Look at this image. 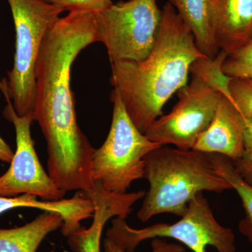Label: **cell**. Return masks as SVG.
<instances>
[{
  "mask_svg": "<svg viewBox=\"0 0 252 252\" xmlns=\"http://www.w3.org/2000/svg\"><path fill=\"white\" fill-rule=\"evenodd\" d=\"M94 42L98 39L94 13L71 11L48 30L38 55L32 119L47 143L48 174L64 190L94 181L95 149L78 124L70 77L77 56Z\"/></svg>",
  "mask_w": 252,
  "mask_h": 252,
  "instance_id": "obj_1",
  "label": "cell"
},
{
  "mask_svg": "<svg viewBox=\"0 0 252 252\" xmlns=\"http://www.w3.org/2000/svg\"><path fill=\"white\" fill-rule=\"evenodd\" d=\"M205 57L192 32L167 1L162 9L158 36L148 57L111 63V84L142 133L163 115L162 109L170 97L187 85L194 61Z\"/></svg>",
  "mask_w": 252,
  "mask_h": 252,
  "instance_id": "obj_2",
  "label": "cell"
},
{
  "mask_svg": "<svg viewBox=\"0 0 252 252\" xmlns=\"http://www.w3.org/2000/svg\"><path fill=\"white\" fill-rule=\"evenodd\" d=\"M144 161L149 189L137 212L142 222L161 214L183 217L197 194L232 189L215 168L210 154L200 151L161 145L147 154Z\"/></svg>",
  "mask_w": 252,
  "mask_h": 252,
  "instance_id": "obj_3",
  "label": "cell"
},
{
  "mask_svg": "<svg viewBox=\"0 0 252 252\" xmlns=\"http://www.w3.org/2000/svg\"><path fill=\"white\" fill-rule=\"evenodd\" d=\"M16 31L12 69L1 85L6 89L20 117H32L36 100L38 55L48 30L64 12L42 0H7Z\"/></svg>",
  "mask_w": 252,
  "mask_h": 252,
  "instance_id": "obj_4",
  "label": "cell"
},
{
  "mask_svg": "<svg viewBox=\"0 0 252 252\" xmlns=\"http://www.w3.org/2000/svg\"><path fill=\"white\" fill-rule=\"evenodd\" d=\"M107 238L127 252H135L145 240L163 238L177 240L193 252H207L208 246L218 252H236L233 230L217 221L203 193L189 202L185 215L176 223H157L135 229L127 225L126 219L114 217Z\"/></svg>",
  "mask_w": 252,
  "mask_h": 252,
  "instance_id": "obj_5",
  "label": "cell"
},
{
  "mask_svg": "<svg viewBox=\"0 0 252 252\" xmlns=\"http://www.w3.org/2000/svg\"><path fill=\"white\" fill-rule=\"evenodd\" d=\"M110 99L114 103L112 124L103 144L94 150L93 176L94 182L109 191L124 194L132 182L144 178V157L161 144L137 129L114 89Z\"/></svg>",
  "mask_w": 252,
  "mask_h": 252,
  "instance_id": "obj_6",
  "label": "cell"
},
{
  "mask_svg": "<svg viewBox=\"0 0 252 252\" xmlns=\"http://www.w3.org/2000/svg\"><path fill=\"white\" fill-rule=\"evenodd\" d=\"M94 14L98 42L105 46L111 63L148 57L161 25L157 0L120 1Z\"/></svg>",
  "mask_w": 252,
  "mask_h": 252,
  "instance_id": "obj_7",
  "label": "cell"
},
{
  "mask_svg": "<svg viewBox=\"0 0 252 252\" xmlns=\"http://www.w3.org/2000/svg\"><path fill=\"white\" fill-rule=\"evenodd\" d=\"M191 76L190 82L177 91L178 101L171 112L158 118L146 131L152 142L189 150L211 124L223 94L203 78Z\"/></svg>",
  "mask_w": 252,
  "mask_h": 252,
  "instance_id": "obj_8",
  "label": "cell"
},
{
  "mask_svg": "<svg viewBox=\"0 0 252 252\" xmlns=\"http://www.w3.org/2000/svg\"><path fill=\"white\" fill-rule=\"evenodd\" d=\"M0 90L7 102L4 116L14 124L16 137V151L11 166L0 177V196L31 194L47 201L62 200L66 192L56 186L36 155L31 132V124L34 122L32 117L18 116L6 89L1 84Z\"/></svg>",
  "mask_w": 252,
  "mask_h": 252,
  "instance_id": "obj_9",
  "label": "cell"
},
{
  "mask_svg": "<svg viewBox=\"0 0 252 252\" xmlns=\"http://www.w3.org/2000/svg\"><path fill=\"white\" fill-rule=\"evenodd\" d=\"M245 130V118L231 97L223 94L211 124L198 137L193 149L220 154L237 161L243 154Z\"/></svg>",
  "mask_w": 252,
  "mask_h": 252,
  "instance_id": "obj_10",
  "label": "cell"
},
{
  "mask_svg": "<svg viewBox=\"0 0 252 252\" xmlns=\"http://www.w3.org/2000/svg\"><path fill=\"white\" fill-rule=\"evenodd\" d=\"M214 37L231 54L252 40V0H213Z\"/></svg>",
  "mask_w": 252,
  "mask_h": 252,
  "instance_id": "obj_11",
  "label": "cell"
},
{
  "mask_svg": "<svg viewBox=\"0 0 252 252\" xmlns=\"http://www.w3.org/2000/svg\"><path fill=\"white\" fill-rule=\"evenodd\" d=\"M193 33L195 44L207 57L220 54L214 37L213 0H168Z\"/></svg>",
  "mask_w": 252,
  "mask_h": 252,
  "instance_id": "obj_12",
  "label": "cell"
},
{
  "mask_svg": "<svg viewBox=\"0 0 252 252\" xmlns=\"http://www.w3.org/2000/svg\"><path fill=\"white\" fill-rule=\"evenodd\" d=\"M63 225L59 214L44 211L23 226L0 229V252H36L46 236Z\"/></svg>",
  "mask_w": 252,
  "mask_h": 252,
  "instance_id": "obj_13",
  "label": "cell"
},
{
  "mask_svg": "<svg viewBox=\"0 0 252 252\" xmlns=\"http://www.w3.org/2000/svg\"><path fill=\"white\" fill-rule=\"evenodd\" d=\"M94 220L89 228L81 227L68 237L74 252H101L100 240L104 225L110 219L119 216L120 210L111 199L100 197L94 203Z\"/></svg>",
  "mask_w": 252,
  "mask_h": 252,
  "instance_id": "obj_14",
  "label": "cell"
},
{
  "mask_svg": "<svg viewBox=\"0 0 252 252\" xmlns=\"http://www.w3.org/2000/svg\"><path fill=\"white\" fill-rule=\"evenodd\" d=\"M210 157L217 171L241 199L245 217L240 220L238 228L240 233L252 244V187L239 175L233 161L228 158L219 154H210Z\"/></svg>",
  "mask_w": 252,
  "mask_h": 252,
  "instance_id": "obj_15",
  "label": "cell"
},
{
  "mask_svg": "<svg viewBox=\"0 0 252 252\" xmlns=\"http://www.w3.org/2000/svg\"><path fill=\"white\" fill-rule=\"evenodd\" d=\"M222 71L232 79L252 81V40L227 56L222 64Z\"/></svg>",
  "mask_w": 252,
  "mask_h": 252,
  "instance_id": "obj_16",
  "label": "cell"
},
{
  "mask_svg": "<svg viewBox=\"0 0 252 252\" xmlns=\"http://www.w3.org/2000/svg\"><path fill=\"white\" fill-rule=\"evenodd\" d=\"M228 90L232 100L242 116L252 119V81L231 78L228 83Z\"/></svg>",
  "mask_w": 252,
  "mask_h": 252,
  "instance_id": "obj_17",
  "label": "cell"
},
{
  "mask_svg": "<svg viewBox=\"0 0 252 252\" xmlns=\"http://www.w3.org/2000/svg\"><path fill=\"white\" fill-rule=\"evenodd\" d=\"M245 120V146L241 158L233 162L239 175L252 187V119Z\"/></svg>",
  "mask_w": 252,
  "mask_h": 252,
  "instance_id": "obj_18",
  "label": "cell"
},
{
  "mask_svg": "<svg viewBox=\"0 0 252 252\" xmlns=\"http://www.w3.org/2000/svg\"><path fill=\"white\" fill-rule=\"evenodd\" d=\"M63 11H89L97 14L108 9L114 3L112 0H42Z\"/></svg>",
  "mask_w": 252,
  "mask_h": 252,
  "instance_id": "obj_19",
  "label": "cell"
},
{
  "mask_svg": "<svg viewBox=\"0 0 252 252\" xmlns=\"http://www.w3.org/2000/svg\"><path fill=\"white\" fill-rule=\"evenodd\" d=\"M152 251L151 252H186V248L182 245L175 243H169L162 238L152 239L151 243ZM104 252H127L123 250L117 244L108 238L103 241Z\"/></svg>",
  "mask_w": 252,
  "mask_h": 252,
  "instance_id": "obj_20",
  "label": "cell"
},
{
  "mask_svg": "<svg viewBox=\"0 0 252 252\" xmlns=\"http://www.w3.org/2000/svg\"><path fill=\"white\" fill-rule=\"evenodd\" d=\"M0 84H1V81H0ZM14 155V153L10 148L9 146L0 137V160L11 163Z\"/></svg>",
  "mask_w": 252,
  "mask_h": 252,
  "instance_id": "obj_21",
  "label": "cell"
},
{
  "mask_svg": "<svg viewBox=\"0 0 252 252\" xmlns=\"http://www.w3.org/2000/svg\"><path fill=\"white\" fill-rule=\"evenodd\" d=\"M6 211H8L7 205H6V197L0 196V215Z\"/></svg>",
  "mask_w": 252,
  "mask_h": 252,
  "instance_id": "obj_22",
  "label": "cell"
}]
</instances>
